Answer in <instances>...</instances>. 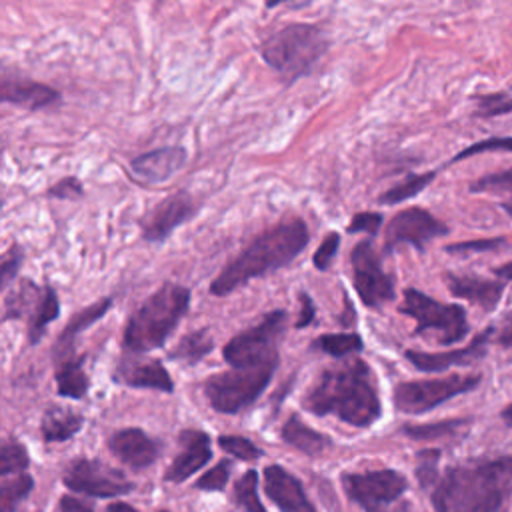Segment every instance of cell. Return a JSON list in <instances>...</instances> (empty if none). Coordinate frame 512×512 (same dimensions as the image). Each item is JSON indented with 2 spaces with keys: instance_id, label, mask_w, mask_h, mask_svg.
<instances>
[{
  "instance_id": "obj_1",
  "label": "cell",
  "mask_w": 512,
  "mask_h": 512,
  "mask_svg": "<svg viewBox=\"0 0 512 512\" xmlns=\"http://www.w3.org/2000/svg\"><path fill=\"white\" fill-rule=\"evenodd\" d=\"M512 456L448 468L432 492L436 512H508Z\"/></svg>"
},
{
  "instance_id": "obj_2",
  "label": "cell",
  "mask_w": 512,
  "mask_h": 512,
  "mask_svg": "<svg viewBox=\"0 0 512 512\" xmlns=\"http://www.w3.org/2000/svg\"><path fill=\"white\" fill-rule=\"evenodd\" d=\"M302 404L318 416L334 414L358 428L370 426L380 416L374 374L360 358L324 370L316 386L304 396Z\"/></svg>"
},
{
  "instance_id": "obj_3",
  "label": "cell",
  "mask_w": 512,
  "mask_h": 512,
  "mask_svg": "<svg viewBox=\"0 0 512 512\" xmlns=\"http://www.w3.org/2000/svg\"><path fill=\"white\" fill-rule=\"evenodd\" d=\"M310 234L304 220L294 218L256 236L220 274L210 282V294L226 296L242 284L278 270L292 262L308 244Z\"/></svg>"
},
{
  "instance_id": "obj_4",
  "label": "cell",
  "mask_w": 512,
  "mask_h": 512,
  "mask_svg": "<svg viewBox=\"0 0 512 512\" xmlns=\"http://www.w3.org/2000/svg\"><path fill=\"white\" fill-rule=\"evenodd\" d=\"M190 288L164 282L128 316L122 332L124 352L148 354L166 344L190 308Z\"/></svg>"
},
{
  "instance_id": "obj_5",
  "label": "cell",
  "mask_w": 512,
  "mask_h": 512,
  "mask_svg": "<svg viewBox=\"0 0 512 512\" xmlns=\"http://www.w3.org/2000/svg\"><path fill=\"white\" fill-rule=\"evenodd\" d=\"M328 50L324 32L312 24H288L262 42V58L286 80L308 74Z\"/></svg>"
},
{
  "instance_id": "obj_6",
  "label": "cell",
  "mask_w": 512,
  "mask_h": 512,
  "mask_svg": "<svg viewBox=\"0 0 512 512\" xmlns=\"http://www.w3.org/2000/svg\"><path fill=\"white\" fill-rule=\"evenodd\" d=\"M60 316V296L50 282L38 284L28 276H20L6 292L0 322L24 320L26 342L36 346L46 336L48 326Z\"/></svg>"
},
{
  "instance_id": "obj_7",
  "label": "cell",
  "mask_w": 512,
  "mask_h": 512,
  "mask_svg": "<svg viewBox=\"0 0 512 512\" xmlns=\"http://www.w3.org/2000/svg\"><path fill=\"white\" fill-rule=\"evenodd\" d=\"M278 360L250 368H232L210 376L204 382V394L210 406L222 414H238L248 408L268 386Z\"/></svg>"
},
{
  "instance_id": "obj_8",
  "label": "cell",
  "mask_w": 512,
  "mask_h": 512,
  "mask_svg": "<svg viewBox=\"0 0 512 512\" xmlns=\"http://www.w3.org/2000/svg\"><path fill=\"white\" fill-rule=\"evenodd\" d=\"M284 310L268 312L256 326L236 334L222 348V358L232 368H250L278 360V342L286 330Z\"/></svg>"
},
{
  "instance_id": "obj_9",
  "label": "cell",
  "mask_w": 512,
  "mask_h": 512,
  "mask_svg": "<svg viewBox=\"0 0 512 512\" xmlns=\"http://www.w3.org/2000/svg\"><path fill=\"white\" fill-rule=\"evenodd\" d=\"M400 312L416 320V334L436 332L440 344L460 342L470 330L462 306L442 304L416 288L404 290V302L400 304Z\"/></svg>"
},
{
  "instance_id": "obj_10",
  "label": "cell",
  "mask_w": 512,
  "mask_h": 512,
  "mask_svg": "<svg viewBox=\"0 0 512 512\" xmlns=\"http://www.w3.org/2000/svg\"><path fill=\"white\" fill-rule=\"evenodd\" d=\"M478 374H452L434 380H412L400 382L394 390V404L400 412L406 414H422L428 412L446 400L470 392L478 386Z\"/></svg>"
},
{
  "instance_id": "obj_11",
  "label": "cell",
  "mask_w": 512,
  "mask_h": 512,
  "mask_svg": "<svg viewBox=\"0 0 512 512\" xmlns=\"http://www.w3.org/2000/svg\"><path fill=\"white\" fill-rule=\"evenodd\" d=\"M62 480L70 490L98 498L120 496L134 488V484L120 470L92 458L72 460L64 470Z\"/></svg>"
},
{
  "instance_id": "obj_12",
  "label": "cell",
  "mask_w": 512,
  "mask_h": 512,
  "mask_svg": "<svg viewBox=\"0 0 512 512\" xmlns=\"http://www.w3.org/2000/svg\"><path fill=\"white\" fill-rule=\"evenodd\" d=\"M350 262L354 288L366 306H382L394 298V278L382 268L380 256L376 254L370 240L358 242L354 246Z\"/></svg>"
},
{
  "instance_id": "obj_13",
  "label": "cell",
  "mask_w": 512,
  "mask_h": 512,
  "mask_svg": "<svg viewBox=\"0 0 512 512\" xmlns=\"http://www.w3.org/2000/svg\"><path fill=\"white\" fill-rule=\"evenodd\" d=\"M448 228L436 216L424 208H406L392 216L384 234V250L392 252L400 244H410L418 252H424L432 238L444 236Z\"/></svg>"
},
{
  "instance_id": "obj_14",
  "label": "cell",
  "mask_w": 512,
  "mask_h": 512,
  "mask_svg": "<svg viewBox=\"0 0 512 512\" xmlns=\"http://www.w3.org/2000/svg\"><path fill=\"white\" fill-rule=\"evenodd\" d=\"M346 494L366 510L396 502L406 490V478L396 470H372L362 474H344Z\"/></svg>"
},
{
  "instance_id": "obj_15",
  "label": "cell",
  "mask_w": 512,
  "mask_h": 512,
  "mask_svg": "<svg viewBox=\"0 0 512 512\" xmlns=\"http://www.w3.org/2000/svg\"><path fill=\"white\" fill-rule=\"evenodd\" d=\"M198 212L194 198L186 190H178L162 198L140 220V236L144 242L162 244L170 234Z\"/></svg>"
},
{
  "instance_id": "obj_16",
  "label": "cell",
  "mask_w": 512,
  "mask_h": 512,
  "mask_svg": "<svg viewBox=\"0 0 512 512\" xmlns=\"http://www.w3.org/2000/svg\"><path fill=\"white\" fill-rule=\"evenodd\" d=\"M0 104H12L28 112L62 104V92L46 82L28 78L12 68L0 66Z\"/></svg>"
},
{
  "instance_id": "obj_17",
  "label": "cell",
  "mask_w": 512,
  "mask_h": 512,
  "mask_svg": "<svg viewBox=\"0 0 512 512\" xmlns=\"http://www.w3.org/2000/svg\"><path fill=\"white\" fill-rule=\"evenodd\" d=\"M112 380L128 388H146L166 394L174 392V380L170 372L158 358L148 354L122 352L112 370Z\"/></svg>"
},
{
  "instance_id": "obj_18",
  "label": "cell",
  "mask_w": 512,
  "mask_h": 512,
  "mask_svg": "<svg viewBox=\"0 0 512 512\" xmlns=\"http://www.w3.org/2000/svg\"><path fill=\"white\" fill-rule=\"evenodd\" d=\"M188 152L184 146H160L142 152L130 160V172L146 184H160L170 180L178 170L184 168Z\"/></svg>"
},
{
  "instance_id": "obj_19",
  "label": "cell",
  "mask_w": 512,
  "mask_h": 512,
  "mask_svg": "<svg viewBox=\"0 0 512 512\" xmlns=\"http://www.w3.org/2000/svg\"><path fill=\"white\" fill-rule=\"evenodd\" d=\"M114 308V296H102L98 300H94L92 304L84 306L82 310L74 312L66 326L58 332L52 348H50V358L52 362H60V360H66V358H72L76 356V338L80 336V332H84L86 328H90L92 324H96L100 318H104L110 310Z\"/></svg>"
},
{
  "instance_id": "obj_20",
  "label": "cell",
  "mask_w": 512,
  "mask_h": 512,
  "mask_svg": "<svg viewBox=\"0 0 512 512\" xmlns=\"http://www.w3.org/2000/svg\"><path fill=\"white\" fill-rule=\"evenodd\" d=\"M494 334V328L488 326L484 328L468 346L456 348L450 352H440V354H430V352H418V350H406V360H410L418 370L424 372H442L452 366H466L472 364L480 358L486 356V342Z\"/></svg>"
},
{
  "instance_id": "obj_21",
  "label": "cell",
  "mask_w": 512,
  "mask_h": 512,
  "mask_svg": "<svg viewBox=\"0 0 512 512\" xmlns=\"http://www.w3.org/2000/svg\"><path fill=\"white\" fill-rule=\"evenodd\" d=\"M110 452L130 468H146L160 454V442L142 428H120L108 438Z\"/></svg>"
},
{
  "instance_id": "obj_22",
  "label": "cell",
  "mask_w": 512,
  "mask_h": 512,
  "mask_svg": "<svg viewBox=\"0 0 512 512\" xmlns=\"http://www.w3.org/2000/svg\"><path fill=\"white\" fill-rule=\"evenodd\" d=\"M180 452L168 466L164 478L168 482H184L194 472H198L210 458V436L202 430H182L180 432Z\"/></svg>"
},
{
  "instance_id": "obj_23",
  "label": "cell",
  "mask_w": 512,
  "mask_h": 512,
  "mask_svg": "<svg viewBox=\"0 0 512 512\" xmlns=\"http://www.w3.org/2000/svg\"><path fill=\"white\" fill-rule=\"evenodd\" d=\"M264 490L282 512H314L302 484L282 466L272 464L264 470Z\"/></svg>"
},
{
  "instance_id": "obj_24",
  "label": "cell",
  "mask_w": 512,
  "mask_h": 512,
  "mask_svg": "<svg viewBox=\"0 0 512 512\" xmlns=\"http://www.w3.org/2000/svg\"><path fill=\"white\" fill-rule=\"evenodd\" d=\"M448 290L464 300H470L484 310H494L502 298L504 284L480 276H460V274H446Z\"/></svg>"
},
{
  "instance_id": "obj_25",
  "label": "cell",
  "mask_w": 512,
  "mask_h": 512,
  "mask_svg": "<svg viewBox=\"0 0 512 512\" xmlns=\"http://www.w3.org/2000/svg\"><path fill=\"white\" fill-rule=\"evenodd\" d=\"M88 360V354H76L72 358L60 360L54 364V380H56V392L62 398L80 400L90 390V376L84 368Z\"/></svg>"
},
{
  "instance_id": "obj_26",
  "label": "cell",
  "mask_w": 512,
  "mask_h": 512,
  "mask_svg": "<svg viewBox=\"0 0 512 512\" xmlns=\"http://www.w3.org/2000/svg\"><path fill=\"white\" fill-rule=\"evenodd\" d=\"M84 426V416L62 404H50L40 420V432L46 442H64L80 432Z\"/></svg>"
},
{
  "instance_id": "obj_27",
  "label": "cell",
  "mask_w": 512,
  "mask_h": 512,
  "mask_svg": "<svg viewBox=\"0 0 512 512\" xmlns=\"http://www.w3.org/2000/svg\"><path fill=\"white\" fill-rule=\"evenodd\" d=\"M282 438L290 446H294L300 452L310 454V456L312 454H320L330 444V440L326 436H322L320 432H316L310 426H306L296 414L290 416L286 420V424L282 426Z\"/></svg>"
},
{
  "instance_id": "obj_28",
  "label": "cell",
  "mask_w": 512,
  "mask_h": 512,
  "mask_svg": "<svg viewBox=\"0 0 512 512\" xmlns=\"http://www.w3.org/2000/svg\"><path fill=\"white\" fill-rule=\"evenodd\" d=\"M212 348H214V340L206 328L192 330L176 342V346L168 352V360H176L190 366L200 362L204 356H208Z\"/></svg>"
},
{
  "instance_id": "obj_29",
  "label": "cell",
  "mask_w": 512,
  "mask_h": 512,
  "mask_svg": "<svg viewBox=\"0 0 512 512\" xmlns=\"http://www.w3.org/2000/svg\"><path fill=\"white\" fill-rule=\"evenodd\" d=\"M24 258L26 250L18 240H14L6 250L0 252V292L10 288L20 278Z\"/></svg>"
},
{
  "instance_id": "obj_30",
  "label": "cell",
  "mask_w": 512,
  "mask_h": 512,
  "mask_svg": "<svg viewBox=\"0 0 512 512\" xmlns=\"http://www.w3.org/2000/svg\"><path fill=\"white\" fill-rule=\"evenodd\" d=\"M34 480L30 474H18L0 484V512H16L18 504L30 494Z\"/></svg>"
},
{
  "instance_id": "obj_31",
  "label": "cell",
  "mask_w": 512,
  "mask_h": 512,
  "mask_svg": "<svg viewBox=\"0 0 512 512\" xmlns=\"http://www.w3.org/2000/svg\"><path fill=\"white\" fill-rule=\"evenodd\" d=\"M28 464L30 458L22 442L14 438H0V476L22 472Z\"/></svg>"
},
{
  "instance_id": "obj_32",
  "label": "cell",
  "mask_w": 512,
  "mask_h": 512,
  "mask_svg": "<svg viewBox=\"0 0 512 512\" xmlns=\"http://www.w3.org/2000/svg\"><path fill=\"white\" fill-rule=\"evenodd\" d=\"M432 180H434V172L412 174V176L404 178L402 182H398L396 186L388 188V190L380 196V202H382V204H398V202H404V200L416 196V194H418L422 188H426Z\"/></svg>"
},
{
  "instance_id": "obj_33",
  "label": "cell",
  "mask_w": 512,
  "mask_h": 512,
  "mask_svg": "<svg viewBox=\"0 0 512 512\" xmlns=\"http://www.w3.org/2000/svg\"><path fill=\"white\" fill-rule=\"evenodd\" d=\"M314 348L330 354V356H346L352 352L362 350V338L358 334H348V332H340V334H322L318 336V340L312 344Z\"/></svg>"
},
{
  "instance_id": "obj_34",
  "label": "cell",
  "mask_w": 512,
  "mask_h": 512,
  "mask_svg": "<svg viewBox=\"0 0 512 512\" xmlns=\"http://www.w3.org/2000/svg\"><path fill=\"white\" fill-rule=\"evenodd\" d=\"M236 502L246 512H266L264 504L258 498V474L254 470H248L234 486Z\"/></svg>"
},
{
  "instance_id": "obj_35",
  "label": "cell",
  "mask_w": 512,
  "mask_h": 512,
  "mask_svg": "<svg viewBox=\"0 0 512 512\" xmlns=\"http://www.w3.org/2000/svg\"><path fill=\"white\" fill-rule=\"evenodd\" d=\"M474 102H476L474 114L482 116V118H492V116L512 112V96H508L504 92L478 94V96H474Z\"/></svg>"
},
{
  "instance_id": "obj_36",
  "label": "cell",
  "mask_w": 512,
  "mask_h": 512,
  "mask_svg": "<svg viewBox=\"0 0 512 512\" xmlns=\"http://www.w3.org/2000/svg\"><path fill=\"white\" fill-rule=\"evenodd\" d=\"M468 424V420H446V422H436V424H420V426H406L404 434L416 438V440H430L438 436H448L454 434L460 426Z\"/></svg>"
},
{
  "instance_id": "obj_37",
  "label": "cell",
  "mask_w": 512,
  "mask_h": 512,
  "mask_svg": "<svg viewBox=\"0 0 512 512\" xmlns=\"http://www.w3.org/2000/svg\"><path fill=\"white\" fill-rule=\"evenodd\" d=\"M84 194L86 190L78 176H64L56 180L52 186H48L46 190V198H54V200H80L84 198Z\"/></svg>"
},
{
  "instance_id": "obj_38",
  "label": "cell",
  "mask_w": 512,
  "mask_h": 512,
  "mask_svg": "<svg viewBox=\"0 0 512 512\" xmlns=\"http://www.w3.org/2000/svg\"><path fill=\"white\" fill-rule=\"evenodd\" d=\"M218 444L224 452H228L240 460H256L262 456V450L258 446H254L244 436H220Z\"/></svg>"
},
{
  "instance_id": "obj_39",
  "label": "cell",
  "mask_w": 512,
  "mask_h": 512,
  "mask_svg": "<svg viewBox=\"0 0 512 512\" xmlns=\"http://www.w3.org/2000/svg\"><path fill=\"white\" fill-rule=\"evenodd\" d=\"M228 476H230V462L222 460L214 468H210L204 476H200V480L196 482V488H200V490H222L228 482Z\"/></svg>"
},
{
  "instance_id": "obj_40",
  "label": "cell",
  "mask_w": 512,
  "mask_h": 512,
  "mask_svg": "<svg viewBox=\"0 0 512 512\" xmlns=\"http://www.w3.org/2000/svg\"><path fill=\"white\" fill-rule=\"evenodd\" d=\"M472 192H502V190H512V168L506 172H498V174H490V176H482L480 180H476L474 184H470Z\"/></svg>"
},
{
  "instance_id": "obj_41",
  "label": "cell",
  "mask_w": 512,
  "mask_h": 512,
  "mask_svg": "<svg viewBox=\"0 0 512 512\" xmlns=\"http://www.w3.org/2000/svg\"><path fill=\"white\" fill-rule=\"evenodd\" d=\"M506 244V238H484V240H466L458 244L446 246V252L452 254H466V252H486V250H496Z\"/></svg>"
},
{
  "instance_id": "obj_42",
  "label": "cell",
  "mask_w": 512,
  "mask_h": 512,
  "mask_svg": "<svg viewBox=\"0 0 512 512\" xmlns=\"http://www.w3.org/2000/svg\"><path fill=\"white\" fill-rule=\"evenodd\" d=\"M338 246H340V236L336 232H330L314 252V266L318 270H326L332 264L338 252Z\"/></svg>"
},
{
  "instance_id": "obj_43",
  "label": "cell",
  "mask_w": 512,
  "mask_h": 512,
  "mask_svg": "<svg viewBox=\"0 0 512 512\" xmlns=\"http://www.w3.org/2000/svg\"><path fill=\"white\" fill-rule=\"evenodd\" d=\"M486 150H506V152H512V138H488V140L476 142V144L468 146L466 150H462L460 154H456L450 162H458V160H464V158H468L472 154L486 152Z\"/></svg>"
},
{
  "instance_id": "obj_44",
  "label": "cell",
  "mask_w": 512,
  "mask_h": 512,
  "mask_svg": "<svg viewBox=\"0 0 512 512\" xmlns=\"http://www.w3.org/2000/svg\"><path fill=\"white\" fill-rule=\"evenodd\" d=\"M440 452L438 450H424L418 454V480L422 486H430V482L436 478V462Z\"/></svg>"
},
{
  "instance_id": "obj_45",
  "label": "cell",
  "mask_w": 512,
  "mask_h": 512,
  "mask_svg": "<svg viewBox=\"0 0 512 512\" xmlns=\"http://www.w3.org/2000/svg\"><path fill=\"white\" fill-rule=\"evenodd\" d=\"M382 224V214L378 212H360L356 214L352 220H350V226H348V232L356 234V232H366L370 236H374L378 232Z\"/></svg>"
},
{
  "instance_id": "obj_46",
  "label": "cell",
  "mask_w": 512,
  "mask_h": 512,
  "mask_svg": "<svg viewBox=\"0 0 512 512\" xmlns=\"http://www.w3.org/2000/svg\"><path fill=\"white\" fill-rule=\"evenodd\" d=\"M300 314H298V320H296V328H304L308 326L312 320H314V302L310 300L308 294H300Z\"/></svg>"
},
{
  "instance_id": "obj_47",
  "label": "cell",
  "mask_w": 512,
  "mask_h": 512,
  "mask_svg": "<svg viewBox=\"0 0 512 512\" xmlns=\"http://www.w3.org/2000/svg\"><path fill=\"white\" fill-rule=\"evenodd\" d=\"M496 342L500 346H506V348H512V312H508L504 318H502V328L496 336Z\"/></svg>"
},
{
  "instance_id": "obj_48",
  "label": "cell",
  "mask_w": 512,
  "mask_h": 512,
  "mask_svg": "<svg viewBox=\"0 0 512 512\" xmlns=\"http://www.w3.org/2000/svg\"><path fill=\"white\" fill-rule=\"evenodd\" d=\"M60 512H92L84 502L76 500V498H70V496H64L60 500Z\"/></svg>"
},
{
  "instance_id": "obj_49",
  "label": "cell",
  "mask_w": 512,
  "mask_h": 512,
  "mask_svg": "<svg viewBox=\"0 0 512 512\" xmlns=\"http://www.w3.org/2000/svg\"><path fill=\"white\" fill-rule=\"evenodd\" d=\"M366 512H406V504H386V506H378Z\"/></svg>"
},
{
  "instance_id": "obj_50",
  "label": "cell",
  "mask_w": 512,
  "mask_h": 512,
  "mask_svg": "<svg viewBox=\"0 0 512 512\" xmlns=\"http://www.w3.org/2000/svg\"><path fill=\"white\" fill-rule=\"evenodd\" d=\"M494 272H496L500 278H504V280H510V282H512V262H506V264L498 266Z\"/></svg>"
},
{
  "instance_id": "obj_51",
  "label": "cell",
  "mask_w": 512,
  "mask_h": 512,
  "mask_svg": "<svg viewBox=\"0 0 512 512\" xmlns=\"http://www.w3.org/2000/svg\"><path fill=\"white\" fill-rule=\"evenodd\" d=\"M108 512H136L132 506H128V504H124V502H120V504H112L110 508H108Z\"/></svg>"
},
{
  "instance_id": "obj_52",
  "label": "cell",
  "mask_w": 512,
  "mask_h": 512,
  "mask_svg": "<svg viewBox=\"0 0 512 512\" xmlns=\"http://www.w3.org/2000/svg\"><path fill=\"white\" fill-rule=\"evenodd\" d=\"M502 418L508 426H512V404H508L504 410H502Z\"/></svg>"
}]
</instances>
